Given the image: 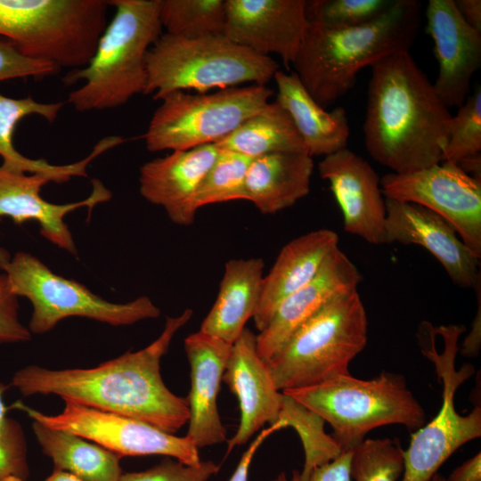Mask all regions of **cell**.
Instances as JSON below:
<instances>
[{"instance_id":"7c38bea8","label":"cell","mask_w":481,"mask_h":481,"mask_svg":"<svg viewBox=\"0 0 481 481\" xmlns=\"http://www.w3.org/2000/svg\"><path fill=\"white\" fill-rule=\"evenodd\" d=\"M63 411L47 415L20 402L15 407L52 428L70 432L122 456L165 455L188 464L200 461L199 448L188 436H176L133 418L64 401Z\"/></svg>"},{"instance_id":"ac0fdd59","label":"cell","mask_w":481,"mask_h":481,"mask_svg":"<svg viewBox=\"0 0 481 481\" xmlns=\"http://www.w3.org/2000/svg\"><path fill=\"white\" fill-rule=\"evenodd\" d=\"M239 402L240 424L227 441V456L265 423L279 422L284 394L278 390L257 349L256 334L245 328L232 345L222 379Z\"/></svg>"},{"instance_id":"7dc6e473","label":"cell","mask_w":481,"mask_h":481,"mask_svg":"<svg viewBox=\"0 0 481 481\" xmlns=\"http://www.w3.org/2000/svg\"><path fill=\"white\" fill-rule=\"evenodd\" d=\"M430 481H447L446 478L438 473H436L430 479Z\"/></svg>"},{"instance_id":"9c48e42d","label":"cell","mask_w":481,"mask_h":481,"mask_svg":"<svg viewBox=\"0 0 481 481\" xmlns=\"http://www.w3.org/2000/svg\"><path fill=\"white\" fill-rule=\"evenodd\" d=\"M273 92L250 85L189 94L175 91L160 99L143 139L148 151H184L215 144L268 102Z\"/></svg>"},{"instance_id":"ee69618b","label":"cell","mask_w":481,"mask_h":481,"mask_svg":"<svg viewBox=\"0 0 481 481\" xmlns=\"http://www.w3.org/2000/svg\"><path fill=\"white\" fill-rule=\"evenodd\" d=\"M454 4L466 23L481 32V1L454 0Z\"/></svg>"},{"instance_id":"ba28073f","label":"cell","mask_w":481,"mask_h":481,"mask_svg":"<svg viewBox=\"0 0 481 481\" xmlns=\"http://www.w3.org/2000/svg\"><path fill=\"white\" fill-rule=\"evenodd\" d=\"M106 0H0V37L60 69L88 64L107 26Z\"/></svg>"},{"instance_id":"603a6c76","label":"cell","mask_w":481,"mask_h":481,"mask_svg":"<svg viewBox=\"0 0 481 481\" xmlns=\"http://www.w3.org/2000/svg\"><path fill=\"white\" fill-rule=\"evenodd\" d=\"M338 248V236L330 229L303 234L285 245L270 272L264 275L254 323L261 331L287 297L309 282L330 254Z\"/></svg>"},{"instance_id":"8fae6325","label":"cell","mask_w":481,"mask_h":481,"mask_svg":"<svg viewBox=\"0 0 481 481\" xmlns=\"http://www.w3.org/2000/svg\"><path fill=\"white\" fill-rule=\"evenodd\" d=\"M430 330L431 344L422 351L434 363L443 383V403L436 416L412 435L409 447L404 450L402 481H430L456 450L481 436V406L476 405L469 414L461 415L454 405L457 388L474 372L469 364L459 370L455 367L458 339L465 327L451 324L434 328L444 339L442 353L436 349L432 326Z\"/></svg>"},{"instance_id":"ffe728a7","label":"cell","mask_w":481,"mask_h":481,"mask_svg":"<svg viewBox=\"0 0 481 481\" xmlns=\"http://www.w3.org/2000/svg\"><path fill=\"white\" fill-rule=\"evenodd\" d=\"M57 179L48 174H21L4 169L0 166V217L10 216L15 224L37 221L41 234L53 244L77 255L71 232L64 222L67 214L77 208L93 207L111 198L110 192L99 180H93V191L85 200L54 204L44 200L42 187Z\"/></svg>"},{"instance_id":"4dcf8cb0","label":"cell","mask_w":481,"mask_h":481,"mask_svg":"<svg viewBox=\"0 0 481 481\" xmlns=\"http://www.w3.org/2000/svg\"><path fill=\"white\" fill-rule=\"evenodd\" d=\"M283 394L279 421L293 428L301 439L305 462L299 475L306 481L314 469L330 462L343 452L333 437L324 431L325 421L320 416L290 395Z\"/></svg>"},{"instance_id":"1f68e13d","label":"cell","mask_w":481,"mask_h":481,"mask_svg":"<svg viewBox=\"0 0 481 481\" xmlns=\"http://www.w3.org/2000/svg\"><path fill=\"white\" fill-rule=\"evenodd\" d=\"M251 159L245 155L219 149L216 160L196 191L193 200L196 211L207 205L242 200L246 173Z\"/></svg>"},{"instance_id":"44dd1931","label":"cell","mask_w":481,"mask_h":481,"mask_svg":"<svg viewBox=\"0 0 481 481\" xmlns=\"http://www.w3.org/2000/svg\"><path fill=\"white\" fill-rule=\"evenodd\" d=\"M218 151L216 144H205L147 161L140 168L141 195L162 207L175 224H192L197 212L193 206L196 191Z\"/></svg>"},{"instance_id":"52a82bcc","label":"cell","mask_w":481,"mask_h":481,"mask_svg":"<svg viewBox=\"0 0 481 481\" xmlns=\"http://www.w3.org/2000/svg\"><path fill=\"white\" fill-rule=\"evenodd\" d=\"M328 422L342 452L352 450L366 434L400 424L411 430L424 426L425 412L403 376L382 372L371 379L350 373L302 388L281 391Z\"/></svg>"},{"instance_id":"ab89813d","label":"cell","mask_w":481,"mask_h":481,"mask_svg":"<svg viewBox=\"0 0 481 481\" xmlns=\"http://www.w3.org/2000/svg\"><path fill=\"white\" fill-rule=\"evenodd\" d=\"M352 450L343 452L338 457L329 463L313 470L306 481H352L350 477V461ZM270 481H303L299 471L294 470L291 478L285 472L280 473Z\"/></svg>"},{"instance_id":"8992f818","label":"cell","mask_w":481,"mask_h":481,"mask_svg":"<svg viewBox=\"0 0 481 481\" xmlns=\"http://www.w3.org/2000/svg\"><path fill=\"white\" fill-rule=\"evenodd\" d=\"M144 94L154 100L175 91L235 87L242 83L265 86L279 70L271 57L240 46L224 35L184 38L163 33L146 55Z\"/></svg>"},{"instance_id":"d6986e66","label":"cell","mask_w":481,"mask_h":481,"mask_svg":"<svg viewBox=\"0 0 481 481\" xmlns=\"http://www.w3.org/2000/svg\"><path fill=\"white\" fill-rule=\"evenodd\" d=\"M362 281L358 268L338 248L306 285L287 297L270 322L256 335L257 349L266 363L306 321L334 298L356 289Z\"/></svg>"},{"instance_id":"2e32d148","label":"cell","mask_w":481,"mask_h":481,"mask_svg":"<svg viewBox=\"0 0 481 481\" xmlns=\"http://www.w3.org/2000/svg\"><path fill=\"white\" fill-rule=\"evenodd\" d=\"M426 32L434 42L438 63L435 91L448 108L461 106L470 93L473 75L481 66V32L469 26L454 0H429Z\"/></svg>"},{"instance_id":"74e56055","label":"cell","mask_w":481,"mask_h":481,"mask_svg":"<svg viewBox=\"0 0 481 481\" xmlns=\"http://www.w3.org/2000/svg\"><path fill=\"white\" fill-rule=\"evenodd\" d=\"M60 69L52 62L23 55L11 41L0 37V82L27 77L41 80L56 75Z\"/></svg>"},{"instance_id":"d6a6232c","label":"cell","mask_w":481,"mask_h":481,"mask_svg":"<svg viewBox=\"0 0 481 481\" xmlns=\"http://www.w3.org/2000/svg\"><path fill=\"white\" fill-rule=\"evenodd\" d=\"M404 469V450L389 438L363 439L352 449L354 481H397Z\"/></svg>"},{"instance_id":"8d00e7d4","label":"cell","mask_w":481,"mask_h":481,"mask_svg":"<svg viewBox=\"0 0 481 481\" xmlns=\"http://www.w3.org/2000/svg\"><path fill=\"white\" fill-rule=\"evenodd\" d=\"M219 469L220 466L212 461L188 465L166 459L149 469L123 473L119 481H208Z\"/></svg>"},{"instance_id":"7402d4cb","label":"cell","mask_w":481,"mask_h":481,"mask_svg":"<svg viewBox=\"0 0 481 481\" xmlns=\"http://www.w3.org/2000/svg\"><path fill=\"white\" fill-rule=\"evenodd\" d=\"M232 345L200 330L184 340L190 365L191 387L187 397L189 428L186 436L198 447L226 439L216 398Z\"/></svg>"},{"instance_id":"83f0119b","label":"cell","mask_w":481,"mask_h":481,"mask_svg":"<svg viewBox=\"0 0 481 481\" xmlns=\"http://www.w3.org/2000/svg\"><path fill=\"white\" fill-rule=\"evenodd\" d=\"M32 428L43 452L52 459L54 470L85 481H119L120 456L88 439L34 421Z\"/></svg>"},{"instance_id":"30bf717a","label":"cell","mask_w":481,"mask_h":481,"mask_svg":"<svg viewBox=\"0 0 481 481\" xmlns=\"http://www.w3.org/2000/svg\"><path fill=\"white\" fill-rule=\"evenodd\" d=\"M4 272L13 294L27 298L32 304L29 330L34 334L45 333L70 316L123 326L160 314L159 308L146 296L125 304L108 302L83 284L53 273L26 252L16 253Z\"/></svg>"},{"instance_id":"7a4b0ae2","label":"cell","mask_w":481,"mask_h":481,"mask_svg":"<svg viewBox=\"0 0 481 481\" xmlns=\"http://www.w3.org/2000/svg\"><path fill=\"white\" fill-rule=\"evenodd\" d=\"M371 68L363 126L369 155L397 174L441 163L452 115L433 83L409 51Z\"/></svg>"},{"instance_id":"f6af8a7d","label":"cell","mask_w":481,"mask_h":481,"mask_svg":"<svg viewBox=\"0 0 481 481\" xmlns=\"http://www.w3.org/2000/svg\"><path fill=\"white\" fill-rule=\"evenodd\" d=\"M45 481H85L75 475L62 471L54 470Z\"/></svg>"},{"instance_id":"e575fe53","label":"cell","mask_w":481,"mask_h":481,"mask_svg":"<svg viewBox=\"0 0 481 481\" xmlns=\"http://www.w3.org/2000/svg\"><path fill=\"white\" fill-rule=\"evenodd\" d=\"M396 0H310L306 2L308 22L330 28H349L371 22Z\"/></svg>"},{"instance_id":"cb8c5ba5","label":"cell","mask_w":481,"mask_h":481,"mask_svg":"<svg viewBox=\"0 0 481 481\" xmlns=\"http://www.w3.org/2000/svg\"><path fill=\"white\" fill-rule=\"evenodd\" d=\"M63 106V102H41L31 96L16 99L0 93L1 167L14 173L48 174L54 176L58 183H66L73 176L86 177V167L89 164L103 152L116 147L117 142L113 137L101 139L85 159L67 165H53L45 159L27 158L13 145V133L21 119L30 115H37L49 123H53Z\"/></svg>"},{"instance_id":"e0dca14e","label":"cell","mask_w":481,"mask_h":481,"mask_svg":"<svg viewBox=\"0 0 481 481\" xmlns=\"http://www.w3.org/2000/svg\"><path fill=\"white\" fill-rule=\"evenodd\" d=\"M386 209L387 243L423 247L461 288L475 289L481 282L479 258L449 222L424 207L409 202L386 199Z\"/></svg>"},{"instance_id":"5bb4252c","label":"cell","mask_w":481,"mask_h":481,"mask_svg":"<svg viewBox=\"0 0 481 481\" xmlns=\"http://www.w3.org/2000/svg\"><path fill=\"white\" fill-rule=\"evenodd\" d=\"M306 0H225L224 36L258 54L296 59L308 21Z\"/></svg>"},{"instance_id":"6da1fadb","label":"cell","mask_w":481,"mask_h":481,"mask_svg":"<svg viewBox=\"0 0 481 481\" xmlns=\"http://www.w3.org/2000/svg\"><path fill=\"white\" fill-rule=\"evenodd\" d=\"M192 310L167 318L148 346L89 369L50 370L29 365L15 372L11 385L23 395H57L94 409L133 418L175 434L189 420L187 400L173 394L160 374V360Z\"/></svg>"},{"instance_id":"d590c367","label":"cell","mask_w":481,"mask_h":481,"mask_svg":"<svg viewBox=\"0 0 481 481\" xmlns=\"http://www.w3.org/2000/svg\"><path fill=\"white\" fill-rule=\"evenodd\" d=\"M7 386L0 383V481L8 477L26 480L29 476L27 444L20 425L7 417L4 394Z\"/></svg>"},{"instance_id":"277c9868","label":"cell","mask_w":481,"mask_h":481,"mask_svg":"<svg viewBox=\"0 0 481 481\" xmlns=\"http://www.w3.org/2000/svg\"><path fill=\"white\" fill-rule=\"evenodd\" d=\"M115 8L88 64L69 70L62 83L83 85L71 91L67 102L78 112L105 110L144 94L146 55L162 33L160 0H108Z\"/></svg>"},{"instance_id":"60d3db41","label":"cell","mask_w":481,"mask_h":481,"mask_svg":"<svg viewBox=\"0 0 481 481\" xmlns=\"http://www.w3.org/2000/svg\"><path fill=\"white\" fill-rule=\"evenodd\" d=\"M282 428H287L286 423L283 421H279L278 423L270 425V427L263 429L242 454L235 471L232 475L229 481H248L249 467L259 446L269 436Z\"/></svg>"},{"instance_id":"f35d334b","label":"cell","mask_w":481,"mask_h":481,"mask_svg":"<svg viewBox=\"0 0 481 481\" xmlns=\"http://www.w3.org/2000/svg\"><path fill=\"white\" fill-rule=\"evenodd\" d=\"M31 332L19 319V304L6 274H0V343L29 340Z\"/></svg>"},{"instance_id":"4316f807","label":"cell","mask_w":481,"mask_h":481,"mask_svg":"<svg viewBox=\"0 0 481 481\" xmlns=\"http://www.w3.org/2000/svg\"><path fill=\"white\" fill-rule=\"evenodd\" d=\"M265 263L262 258L231 259L224 265L217 298L200 330L232 345L257 307Z\"/></svg>"},{"instance_id":"4fadbf2b","label":"cell","mask_w":481,"mask_h":481,"mask_svg":"<svg viewBox=\"0 0 481 481\" xmlns=\"http://www.w3.org/2000/svg\"><path fill=\"white\" fill-rule=\"evenodd\" d=\"M380 186L386 199L417 204L442 216L480 258L481 179L443 161L408 173H388Z\"/></svg>"},{"instance_id":"484cf974","label":"cell","mask_w":481,"mask_h":481,"mask_svg":"<svg viewBox=\"0 0 481 481\" xmlns=\"http://www.w3.org/2000/svg\"><path fill=\"white\" fill-rule=\"evenodd\" d=\"M314 167L308 153H273L251 159L246 173L243 199L262 214L291 207L310 192Z\"/></svg>"},{"instance_id":"5b68a950","label":"cell","mask_w":481,"mask_h":481,"mask_svg":"<svg viewBox=\"0 0 481 481\" xmlns=\"http://www.w3.org/2000/svg\"><path fill=\"white\" fill-rule=\"evenodd\" d=\"M365 308L356 289L341 294L299 327L265 363L280 391L349 374L367 343Z\"/></svg>"},{"instance_id":"d4e9b609","label":"cell","mask_w":481,"mask_h":481,"mask_svg":"<svg viewBox=\"0 0 481 481\" xmlns=\"http://www.w3.org/2000/svg\"><path fill=\"white\" fill-rule=\"evenodd\" d=\"M276 102L287 111L301 136L307 153L327 156L346 148L350 127L346 110L328 111L318 104L293 71L277 70Z\"/></svg>"},{"instance_id":"bcb514c9","label":"cell","mask_w":481,"mask_h":481,"mask_svg":"<svg viewBox=\"0 0 481 481\" xmlns=\"http://www.w3.org/2000/svg\"><path fill=\"white\" fill-rule=\"evenodd\" d=\"M10 260L11 257L9 253L5 249L0 248V269L4 270Z\"/></svg>"},{"instance_id":"f546056e","label":"cell","mask_w":481,"mask_h":481,"mask_svg":"<svg viewBox=\"0 0 481 481\" xmlns=\"http://www.w3.org/2000/svg\"><path fill=\"white\" fill-rule=\"evenodd\" d=\"M165 33L184 38L224 35L225 0H160Z\"/></svg>"},{"instance_id":"3957f363","label":"cell","mask_w":481,"mask_h":481,"mask_svg":"<svg viewBox=\"0 0 481 481\" xmlns=\"http://www.w3.org/2000/svg\"><path fill=\"white\" fill-rule=\"evenodd\" d=\"M421 25V3L396 0L378 19L355 27L308 22L294 72L322 107L344 96L365 67L409 51Z\"/></svg>"},{"instance_id":"836d02e7","label":"cell","mask_w":481,"mask_h":481,"mask_svg":"<svg viewBox=\"0 0 481 481\" xmlns=\"http://www.w3.org/2000/svg\"><path fill=\"white\" fill-rule=\"evenodd\" d=\"M478 157H481L480 87L468 96L452 117L443 161L461 165Z\"/></svg>"},{"instance_id":"9a60e30c","label":"cell","mask_w":481,"mask_h":481,"mask_svg":"<svg viewBox=\"0 0 481 481\" xmlns=\"http://www.w3.org/2000/svg\"><path fill=\"white\" fill-rule=\"evenodd\" d=\"M318 171L330 183L341 210L344 230L369 243L387 244L386 199L372 167L345 148L323 157Z\"/></svg>"},{"instance_id":"b9f144b4","label":"cell","mask_w":481,"mask_h":481,"mask_svg":"<svg viewBox=\"0 0 481 481\" xmlns=\"http://www.w3.org/2000/svg\"><path fill=\"white\" fill-rule=\"evenodd\" d=\"M475 289L478 300V308L470 332L461 347V354L467 357L477 356L481 344V282Z\"/></svg>"},{"instance_id":"7bdbcfd3","label":"cell","mask_w":481,"mask_h":481,"mask_svg":"<svg viewBox=\"0 0 481 481\" xmlns=\"http://www.w3.org/2000/svg\"><path fill=\"white\" fill-rule=\"evenodd\" d=\"M447 481H481V454L477 452L472 458L457 467L446 478Z\"/></svg>"},{"instance_id":"f1b7e54d","label":"cell","mask_w":481,"mask_h":481,"mask_svg":"<svg viewBox=\"0 0 481 481\" xmlns=\"http://www.w3.org/2000/svg\"><path fill=\"white\" fill-rule=\"evenodd\" d=\"M251 159L273 153H307L287 111L275 101L215 143Z\"/></svg>"},{"instance_id":"c3c4849f","label":"cell","mask_w":481,"mask_h":481,"mask_svg":"<svg viewBox=\"0 0 481 481\" xmlns=\"http://www.w3.org/2000/svg\"><path fill=\"white\" fill-rule=\"evenodd\" d=\"M4 481H25V480H23L21 478H19L17 477H12H12H8L4 478Z\"/></svg>"}]
</instances>
